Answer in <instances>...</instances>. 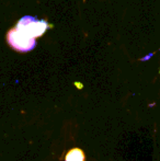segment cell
Wrapping results in <instances>:
<instances>
[{
    "label": "cell",
    "mask_w": 160,
    "mask_h": 161,
    "mask_svg": "<svg viewBox=\"0 0 160 161\" xmlns=\"http://www.w3.org/2000/svg\"><path fill=\"white\" fill-rule=\"evenodd\" d=\"M8 42L14 49L19 52H28L34 47V38L19 31L18 29L11 30L8 34Z\"/></svg>",
    "instance_id": "cell-1"
},
{
    "label": "cell",
    "mask_w": 160,
    "mask_h": 161,
    "mask_svg": "<svg viewBox=\"0 0 160 161\" xmlns=\"http://www.w3.org/2000/svg\"><path fill=\"white\" fill-rule=\"evenodd\" d=\"M15 29L34 38L44 33V31L46 30V22L37 21L31 17H24L19 21Z\"/></svg>",
    "instance_id": "cell-2"
},
{
    "label": "cell",
    "mask_w": 160,
    "mask_h": 161,
    "mask_svg": "<svg viewBox=\"0 0 160 161\" xmlns=\"http://www.w3.org/2000/svg\"><path fill=\"white\" fill-rule=\"evenodd\" d=\"M65 161H86L85 151L80 148H73L65 155Z\"/></svg>",
    "instance_id": "cell-3"
}]
</instances>
